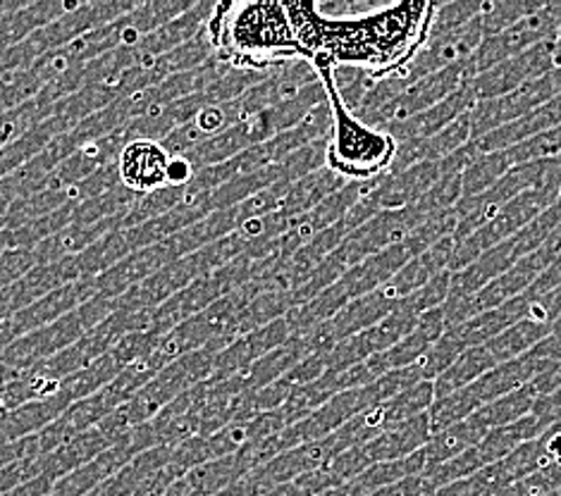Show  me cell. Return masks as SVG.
<instances>
[{
    "mask_svg": "<svg viewBox=\"0 0 561 496\" xmlns=\"http://www.w3.org/2000/svg\"><path fill=\"white\" fill-rule=\"evenodd\" d=\"M437 3L404 0L366 15L325 18L318 3H287L301 56L311 67H364L376 74L402 70L433 32Z\"/></svg>",
    "mask_w": 561,
    "mask_h": 496,
    "instance_id": "cell-1",
    "label": "cell"
},
{
    "mask_svg": "<svg viewBox=\"0 0 561 496\" xmlns=\"http://www.w3.org/2000/svg\"><path fill=\"white\" fill-rule=\"evenodd\" d=\"M210 48L244 72H265L304 60L287 3H218L206 18Z\"/></svg>",
    "mask_w": 561,
    "mask_h": 496,
    "instance_id": "cell-2",
    "label": "cell"
},
{
    "mask_svg": "<svg viewBox=\"0 0 561 496\" xmlns=\"http://www.w3.org/2000/svg\"><path fill=\"white\" fill-rule=\"evenodd\" d=\"M325 89V101L332 115V127L325 149V168L344 182H370L392 170L397 141L390 134L366 125L346 108L335 86V67H313Z\"/></svg>",
    "mask_w": 561,
    "mask_h": 496,
    "instance_id": "cell-3",
    "label": "cell"
},
{
    "mask_svg": "<svg viewBox=\"0 0 561 496\" xmlns=\"http://www.w3.org/2000/svg\"><path fill=\"white\" fill-rule=\"evenodd\" d=\"M550 360H545L536 348H530L526 356H520L516 360H510V364H502L494 370L485 372L483 378L476 380L473 384L459 389L445 399L435 401L427 411V418H431L433 435L445 430L449 425H457L466 418H471L473 413L480 408H485L492 401H497L506 394L516 392V389L526 387L538 378L542 370L550 368Z\"/></svg>",
    "mask_w": 561,
    "mask_h": 496,
    "instance_id": "cell-4",
    "label": "cell"
},
{
    "mask_svg": "<svg viewBox=\"0 0 561 496\" xmlns=\"http://www.w3.org/2000/svg\"><path fill=\"white\" fill-rule=\"evenodd\" d=\"M559 222H561V196L550 210H545L540 218L533 220L528 227H524V230L502 241V244L490 249L488 253H483V256H480L476 263H471L469 267L454 273L449 299H469L480 289H485L490 281L502 277L506 270H512L514 265L528 258L530 253H536L545 244L547 237L557 230Z\"/></svg>",
    "mask_w": 561,
    "mask_h": 496,
    "instance_id": "cell-5",
    "label": "cell"
},
{
    "mask_svg": "<svg viewBox=\"0 0 561 496\" xmlns=\"http://www.w3.org/2000/svg\"><path fill=\"white\" fill-rule=\"evenodd\" d=\"M561 196V189L552 186V189H538L526 192L518 198H514L510 206H504L497 218H492L485 227H480L469 239H463L461 244H454V258H451V275L476 263L483 253L494 249L502 241L514 237L516 232L524 230L533 220L540 218L545 210H550Z\"/></svg>",
    "mask_w": 561,
    "mask_h": 496,
    "instance_id": "cell-6",
    "label": "cell"
},
{
    "mask_svg": "<svg viewBox=\"0 0 561 496\" xmlns=\"http://www.w3.org/2000/svg\"><path fill=\"white\" fill-rule=\"evenodd\" d=\"M559 36V20H557V10L554 3H545L538 12L533 15L518 20L510 30H504L497 36H490L476 50V56L471 58L476 74H483L492 70L494 65H500L510 58L520 56L530 48H536L545 42H552V38Z\"/></svg>",
    "mask_w": 561,
    "mask_h": 496,
    "instance_id": "cell-7",
    "label": "cell"
},
{
    "mask_svg": "<svg viewBox=\"0 0 561 496\" xmlns=\"http://www.w3.org/2000/svg\"><path fill=\"white\" fill-rule=\"evenodd\" d=\"M476 77L478 74H476L473 62L466 60V62H459L454 67H447V70H443V72H435L431 77L416 79V82H411L402 91V96H399L390 105V108H387L376 119V125H373V127L387 131L399 123H407L409 117L419 115L427 108H433V105H437V103H443L445 99L451 96V93H457L461 86L473 82Z\"/></svg>",
    "mask_w": 561,
    "mask_h": 496,
    "instance_id": "cell-8",
    "label": "cell"
},
{
    "mask_svg": "<svg viewBox=\"0 0 561 496\" xmlns=\"http://www.w3.org/2000/svg\"><path fill=\"white\" fill-rule=\"evenodd\" d=\"M559 67H561V50H559L557 38H552V42H545L536 48L520 53L516 58L494 65L492 70L483 74H478L473 79L476 96L478 101L506 96V93L526 86L528 82H536L540 77L552 74L554 70H559Z\"/></svg>",
    "mask_w": 561,
    "mask_h": 496,
    "instance_id": "cell-9",
    "label": "cell"
},
{
    "mask_svg": "<svg viewBox=\"0 0 561 496\" xmlns=\"http://www.w3.org/2000/svg\"><path fill=\"white\" fill-rule=\"evenodd\" d=\"M483 42H485V32H483V20L480 18L459 26V30H451L445 34H431L425 46L416 53V56H413L409 65H404L402 70H397V74L404 77L411 84L416 82V79L443 72L447 67L471 60L476 56V50L483 46Z\"/></svg>",
    "mask_w": 561,
    "mask_h": 496,
    "instance_id": "cell-10",
    "label": "cell"
},
{
    "mask_svg": "<svg viewBox=\"0 0 561 496\" xmlns=\"http://www.w3.org/2000/svg\"><path fill=\"white\" fill-rule=\"evenodd\" d=\"M554 96H559V91L552 82V77H540L536 82H528L526 86H520L506 96L497 99H488V101H478L473 105L471 115V134L473 139H483L488 134L497 131L506 125L516 123V119L530 115L533 111H538L540 105L550 103Z\"/></svg>",
    "mask_w": 561,
    "mask_h": 496,
    "instance_id": "cell-11",
    "label": "cell"
},
{
    "mask_svg": "<svg viewBox=\"0 0 561 496\" xmlns=\"http://www.w3.org/2000/svg\"><path fill=\"white\" fill-rule=\"evenodd\" d=\"M172 153L153 139H135L125 143L117 160V177L129 192L158 194L170 186Z\"/></svg>",
    "mask_w": 561,
    "mask_h": 496,
    "instance_id": "cell-12",
    "label": "cell"
},
{
    "mask_svg": "<svg viewBox=\"0 0 561 496\" xmlns=\"http://www.w3.org/2000/svg\"><path fill=\"white\" fill-rule=\"evenodd\" d=\"M476 103H478L476 89H473V82H469L457 93H451V96L445 99L443 103H437V105H433V108L409 117L407 123H399V125L390 127L387 129V134H390L397 143L435 137V134L447 129L451 123H457L461 115H469Z\"/></svg>",
    "mask_w": 561,
    "mask_h": 496,
    "instance_id": "cell-13",
    "label": "cell"
},
{
    "mask_svg": "<svg viewBox=\"0 0 561 496\" xmlns=\"http://www.w3.org/2000/svg\"><path fill=\"white\" fill-rule=\"evenodd\" d=\"M473 139L471 134V115H461L457 123H451L435 137L427 139H411L397 143V155L390 172H402L413 165L431 163V160H445L469 146Z\"/></svg>",
    "mask_w": 561,
    "mask_h": 496,
    "instance_id": "cell-14",
    "label": "cell"
},
{
    "mask_svg": "<svg viewBox=\"0 0 561 496\" xmlns=\"http://www.w3.org/2000/svg\"><path fill=\"white\" fill-rule=\"evenodd\" d=\"M451 258H454V237H447L433 249L421 253V256L409 261L402 270L387 281L385 287H380V291L397 305L399 301L411 297L413 291L423 289L431 279L451 273Z\"/></svg>",
    "mask_w": 561,
    "mask_h": 496,
    "instance_id": "cell-15",
    "label": "cell"
},
{
    "mask_svg": "<svg viewBox=\"0 0 561 496\" xmlns=\"http://www.w3.org/2000/svg\"><path fill=\"white\" fill-rule=\"evenodd\" d=\"M431 437H433L431 418H427V413H423L411 420L392 425L390 430H385L376 439H370L368 445H364V453L370 461V465L399 461L421 451L427 441H431Z\"/></svg>",
    "mask_w": 561,
    "mask_h": 496,
    "instance_id": "cell-16",
    "label": "cell"
},
{
    "mask_svg": "<svg viewBox=\"0 0 561 496\" xmlns=\"http://www.w3.org/2000/svg\"><path fill=\"white\" fill-rule=\"evenodd\" d=\"M528 305H530V297L528 293H520V297L506 301L492 311L480 313L466 323L451 327L447 332H451L466 348L473 346H483L488 342H492L494 337H500L502 332H506L510 327H514L520 320H526L528 315Z\"/></svg>",
    "mask_w": 561,
    "mask_h": 496,
    "instance_id": "cell-17",
    "label": "cell"
},
{
    "mask_svg": "<svg viewBox=\"0 0 561 496\" xmlns=\"http://www.w3.org/2000/svg\"><path fill=\"white\" fill-rule=\"evenodd\" d=\"M485 437H488V430L473 418V415L457 425H449V427H445V430L435 432L431 437V441L423 447L425 473L435 471L437 465H445L451 459H457V455L480 445Z\"/></svg>",
    "mask_w": 561,
    "mask_h": 496,
    "instance_id": "cell-18",
    "label": "cell"
},
{
    "mask_svg": "<svg viewBox=\"0 0 561 496\" xmlns=\"http://www.w3.org/2000/svg\"><path fill=\"white\" fill-rule=\"evenodd\" d=\"M494 368H497V364H494V358L490 356L485 346L466 348V351L457 360H454V364L433 382L435 401L445 399L454 392H459V389L473 384L476 380H480L485 372H490Z\"/></svg>",
    "mask_w": 561,
    "mask_h": 496,
    "instance_id": "cell-19",
    "label": "cell"
},
{
    "mask_svg": "<svg viewBox=\"0 0 561 496\" xmlns=\"http://www.w3.org/2000/svg\"><path fill=\"white\" fill-rule=\"evenodd\" d=\"M550 334H552V327L530 323V320H520V323L502 332L500 337H494L483 346L494 358V364L502 366V364H510V360L526 356L533 346H538L545 337H550Z\"/></svg>",
    "mask_w": 561,
    "mask_h": 496,
    "instance_id": "cell-20",
    "label": "cell"
},
{
    "mask_svg": "<svg viewBox=\"0 0 561 496\" xmlns=\"http://www.w3.org/2000/svg\"><path fill=\"white\" fill-rule=\"evenodd\" d=\"M538 399L540 396L536 392V387L528 382L526 387L516 389V392L492 401V404H488L485 408H480L478 413H473V418L483 425L488 432H492L497 430V427H506L520 418H526V415L533 411V406H536Z\"/></svg>",
    "mask_w": 561,
    "mask_h": 496,
    "instance_id": "cell-21",
    "label": "cell"
},
{
    "mask_svg": "<svg viewBox=\"0 0 561 496\" xmlns=\"http://www.w3.org/2000/svg\"><path fill=\"white\" fill-rule=\"evenodd\" d=\"M514 168L504 151L478 155L473 163L463 170V196H476L488 192L490 186L506 177Z\"/></svg>",
    "mask_w": 561,
    "mask_h": 496,
    "instance_id": "cell-22",
    "label": "cell"
},
{
    "mask_svg": "<svg viewBox=\"0 0 561 496\" xmlns=\"http://www.w3.org/2000/svg\"><path fill=\"white\" fill-rule=\"evenodd\" d=\"M542 5V0H488L483 15H480L485 38L510 30L518 20L533 15V12H538Z\"/></svg>",
    "mask_w": 561,
    "mask_h": 496,
    "instance_id": "cell-23",
    "label": "cell"
},
{
    "mask_svg": "<svg viewBox=\"0 0 561 496\" xmlns=\"http://www.w3.org/2000/svg\"><path fill=\"white\" fill-rule=\"evenodd\" d=\"M463 351L466 346L454 337L451 332H447L443 339H439L433 348H427L416 364H413V370H416L421 382H435Z\"/></svg>",
    "mask_w": 561,
    "mask_h": 496,
    "instance_id": "cell-24",
    "label": "cell"
},
{
    "mask_svg": "<svg viewBox=\"0 0 561 496\" xmlns=\"http://www.w3.org/2000/svg\"><path fill=\"white\" fill-rule=\"evenodd\" d=\"M488 0H457V3H437L433 32L431 34H445L459 26L473 22L483 15Z\"/></svg>",
    "mask_w": 561,
    "mask_h": 496,
    "instance_id": "cell-25",
    "label": "cell"
},
{
    "mask_svg": "<svg viewBox=\"0 0 561 496\" xmlns=\"http://www.w3.org/2000/svg\"><path fill=\"white\" fill-rule=\"evenodd\" d=\"M492 487H500L497 480H494L492 468H483V471L471 475V477H463L451 482V485L437 489L433 496H483L488 494Z\"/></svg>",
    "mask_w": 561,
    "mask_h": 496,
    "instance_id": "cell-26",
    "label": "cell"
},
{
    "mask_svg": "<svg viewBox=\"0 0 561 496\" xmlns=\"http://www.w3.org/2000/svg\"><path fill=\"white\" fill-rule=\"evenodd\" d=\"M373 496H427L425 480H423V475L407 477L402 482H394V485H390V487H382Z\"/></svg>",
    "mask_w": 561,
    "mask_h": 496,
    "instance_id": "cell-27",
    "label": "cell"
},
{
    "mask_svg": "<svg viewBox=\"0 0 561 496\" xmlns=\"http://www.w3.org/2000/svg\"><path fill=\"white\" fill-rule=\"evenodd\" d=\"M194 177V165L186 155H172L170 163V186H184Z\"/></svg>",
    "mask_w": 561,
    "mask_h": 496,
    "instance_id": "cell-28",
    "label": "cell"
},
{
    "mask_svg": "<svg viewBox=\"0 0 561 496\" xmlns=\"http://www.w3.org/2000/svg\"><path fill=\"white\" fill-rule=\"evenodd\" d=\"M554 10H557V20H559V36H557V44H559V50H561V3H554Z\"/></svg>",
    "mask_w": 561,
    "mask_h": 496,
    "instance_id": "cell-29",
    "label": "cell"
}]
</instances>
